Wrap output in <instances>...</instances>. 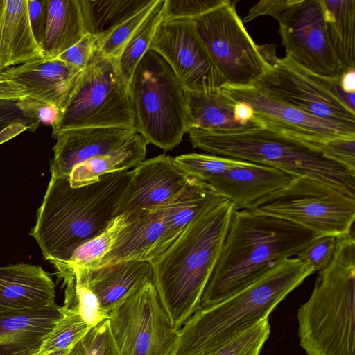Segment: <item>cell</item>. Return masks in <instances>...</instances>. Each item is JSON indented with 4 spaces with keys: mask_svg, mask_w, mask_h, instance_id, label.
Masks as SVG:
<instances>
[{
    "mask_svg": "<svg viewBox=\"0 0 355 355\" xmlns=\"http://www.w3.org/2000/svg\"><path fill=\"white\" fill-rule=\"evenodd\" d=\"M236 210L217 196L152 261L153 282L173 324L180 329L201 308L204 290Z\"/></svg>",
    "mask_w": 355,
    "mask_h": 355,
    "instance_id": "1",
    "label": "cell"
},
{
    "mask_svg": "<svg viewBox=\"0 0 355 355\" xmlns=\"http://www.w3.org/2000/svg\"><path fill=\"white\" fill-rule=\"evenodd\" d=\"M318 236L289 221L235 210L201 308L214 306L253 284L285 258L295 257Z\"/></svg>",
    "mask_w": 355,
    "mask_h": 355,
    "instance_id": "2",
    "label": "cell"
},
{
    "mask_svg": "<svg viewBox=\"0 0 355 355\" xmlns=\"http://www.w3.org/2000/svg\"><path fill=\"white\" fill-rule=\"evenodd\" d=\"M131 171L108 173L73 187L69 177L51 176L30 235L44 259L66 261L79 245L101 234L116 216Z\"/></svg>",
    "mask_w": 355,
    "mask_h": 355,
    "instance_id": "3",
    "label": "cell"
},
{
    "mask_svg": "<svg viewBox=\"0 0 355 355\" xmlns=\"http://www.w3.org/2000/svg\"><path fill=\"white\" fill-rule=\"evenodd\" d=\"M313 273L299 257L285 258L230 297L196 311L179 329L174 355H203L268 318L291 291Z\"/></svg>",
    "mask_w": 355,
    "mask_h": 355,
    "instance_id": "4",
    "label": "cell"
},
{
    "mask_svg": "<svg viewBox=\"0 0 355 355\" xmlns=\"http://www.w3.org/2000/svg\"><path fill=\"white\" fill-rule=\"evenodd\" d=\"M193 148L211 155L271 166L293 178L305 176L355 198V171L309 141L265 127L230 132L188 130Z\"/></svg>",
    "mask_w": 355,
    "mask_h": 355,
    "instance_id": "5",
    "label": "cell"
},
{
    "mask_svg": "<svg viewBox=\"0 0 355 355\" xmlns=\"http://www.w3.org/2000/svg\"><path fill=\"white\" fill-rule=\"evenodd\" d=\"M298 338L306 355H355L354 234L337 238L329 264L297 311Z\"/></svg>",
    "mask_w": 355,
    "mask_h": 355,
    "instance_id": "6",
    "label": "cell"
},
{
    "mask_svg": "<svg viewBox=\"0 0 355 355\" xmlns=\"http://www.w3.org/2000/svg\"><path fill=\"white\" fill-rule=\"evenodd\" d=\"M128 88L137 132L164 151L179 145L187 133L184 89L166 60L148 49Z\"/></svg>",
    "mask_w": 355,
    "mask_h": 355,
    "instance_id": "7",
    "label": "cell"
},
{
    "mask_svg": "<svg viewBox=\"0 0 355 355\" xmlns=\"http://www.w3.org/2000/svg\"><path fill=\"white\" fill-rule=\"evenodd\" d=\"M87 127L136 130L128 84L121 73L117 59L104 57L98 51L82 71L60 110L52 137L65 130Z\"/></svg>",
    "mask_w": 355,
    "mask_h": 355,
    "instance_id": "8",
    "label": "cell"
},
{
    "mask_svg": "<svg viewBox=\"0 0 355 355\" xmlns=\"http://www.w3.org/2000/svg\"><path fill=\"white\" fill-rule=\"evenodd\" d=\"M248 209L289 221L318 236L339 238L353 232L355 198L301 176L293 178L286 186L259 200Z\"/></svg>",
    "mask_w": 355,
    "mask_h": 355,
    "instance_id": "9",
    "label": "cell"
},
{
    "mask_svg": "<svg viewBox=\"0 0 355 355\" xmlns=\"http://www.w3.org/2000/svg\"><path fill=\"white\" fill-rule=\"evenodd\" d=\"M192 20L226 85L252 86L270 67L266 46L253 41L236 12L235 2L223 0Z\"/></svg>",
    "mask_w": 355,
    "mask_h": 355,
    "instance_id": "10",
    "label": "cell"
},
{
    "mask_svg": "<svg viewBox=\"0 0 355 355\" xmlns=\"http://www.w3.org/2000/svg\"><path fill=\"white\" fill-rule=\"evenodd\" d=\"M119 355H174L179 329L171 321L152 280L108 313Z\"/></svg>",
    "mask_w": 355,
    "mask_h": 355,
    "instance_id": "11",
    "label": "cell"
},
{
    "mask_svg": "<svg viewBox=\"0 0 355 355\" xmlns=\"http://www.w3.org/2000/svg\"><path fill=\"white\" fill-rule=\"evenodd\" d=\"M252 86L315 117L355 128V112L342 100L340 78L314 74L287 57L275 58Z\"/></svg>",
    "mask_w": 355,
    "mask_h": 355,
    "instance_id": "12",
    "label": "cell"
},
{
    "mask_svg": "<svg viewBox=\"0 0 355 355\" xmlns=\"http://www.w3.org/2000/svg\"><path fill=\"white\" fill-rule=\"evenodd\" d=\"M275 19L286 57L318 76L340 78L343 73L329 40L321 0H294Z\"/></svg>",
    "mask_w": 355,
    "mask_h": 355,
    "instance_id": "13",
    "label": "cell"
},
{
    "mask_svg": "<svg viewBox=\"0 0 355 355\" xmlns=\"http://www.w3.org/2000/svg\"><path fill=\"white\" fill-rule=\"evenodd\" d=\"M148 49L166 60L184 91L210 94L226 85L192 19L164 18Z\"/></svg>",
    "mask_w": 355,
    "mask_h": 355,
    "instance_id": "14",
    "label": "cell"
},
{
    "mask_svg": "<svg viewBox=\"0 0 355 355\" xmlns=\"http://www.w3.org/2000/svg\"><path fill=\"white\" fill-rule=\"evenodd\" d=\"M221 89L236 103L248 104L254 111L255 120L263 127L309 141L322 150L324 145L334 140L355 139V128L308 114L252 85H225Z\"/></svg>",
    "mask_w": 355,
    "mask_h": 355,
    "instance_id": "15",
    "label": "cell"
},
{
    "mask_svg": "<svg viewBox=\"0 0 355 355\" xmlns=\"http://www.w3.org/2000/svg\"><path fill=\"white\" fill-rule=\"evenodd\" d=\"M189 178L171 156L162 154L142 161L131 171L116 216L124 215L129 220L163 205L184 188Z\"/></svg>",
    "mask_w": 355,
    "mask_h": 355,
    "instance_id": "16",
    "label": "cell"
},
{
    "mask_svg": "<svg viewBox=\"0 0 355 355\" xmlns=\"http://www.w3.org/2000/svg\"><path fill=\"white\" fill-rule=\"evenodd\" d=\"M136 132L128 127H87L60 132L54 137L51 176L69 177L76 165L118 148Z\"/></svg>",
    "mask_w": 355,
    "mask_h": 355,
    "instance_id": "17",
    "label": "cell"
},
{
    "mask_svg": "<svg viewBox=\"0 0 355 355\" xmlns=\"http://www.w3.org/2000/svg\"><path fill=\"white\" fill-rule=\"evenodd\" d=\"M293 178L277 168L241 161L207 183L236 210L248 209L257 201L286 186Z\"/></svg>",
    "mask_w": 355,
    "mask_h": 355,
    "instance_id": "18",
    "label": "cell"
},
{
    "mask_svg": "<svg viewBox=\"0 0 355 355\" xmlns=\"http://www.w3.org/2000/svg\"><path fill=\"white\" fill-rule=\"evenodd\" d=\"M55 286L41 266H0V313L24 311L55 304Z\"/></svg>",
    "mask_w": 355,
    "mask_h": 355,
    "instance_id": "19",
    "label": "cell"
},
{
    "mask_svg": "<svg viewBox=\"0 0 355 355\" xmlns=\"http://www.w3.org/2000/svg\"><path fill=\"white\" fill-rule=\"evenodd\" d=\"M28 97L62 108L82 71L58 58H41L4 71Z\"/></svg>",
    "mask_w": 355,
    "mask_h": 355,
    "instance_id": "20",
    "label": "cell"
},
{
    "mask_svg": "<svg viewBox=\"0 0 355 355\" xmlns=\"http://www.w3.org/2000/svg\"><path fill=\"white\" fill-rule=\"evenodd\" d=\"M71 267V266H70ZM75 268L108 313L134 291L153 277L150 261H125L94 269Z\"/></svg>",
    "mask_w": 355,
    "mask_h": 355,
    "instance_id": "21",
    "label": "cell"
},
{
    "mask_svg": "<svg viewBox=\"0 0 355 355\" xmlns=\"http://www.w3.org/2000/svg\"><path fill=\"white\" fill-rule=\"evenodd\" d=\"M60 316L56 304L0 313V355H36Z\"/></svg>",
    "mask_w": 355,
    "mask_h": 355,
    "instance_id": "22",
    "label": "cell"
},
{
    "mask_svg": "<svg viewBox=\"0 0 355 355\" xmlns=\"http://www.w3.org/2000/svg\"><path fill=\"white\" fill-rule=\"evenodd\" d=\"M44 58L31 28L28 0H0V73Z\"/></svg>",
    "mask_w": 355,
    "mask_h": 355,
    "instance_id": "23",
    "label": "cell"
},
{
    "mask_svg": "<svg viewBox=\"0 0 355 355\" xmlns=\"http://www.w3.org/2000/svg\"><path fill=\"white\" fill-rule=\"evenodd\" d=\"M95 268L125 261H150L163 252L166 227L159 207L133 218Z\"/></svg>",
    "mask_w": 355,
    "mask_h": 355,
    "instance_id": "24",
    "label": "cell"
},
{
    "mask_svg": "<svg viewBox=\"0 0 355 355\" xmlns=\"http://www.w3.org/2000/svg\"><path fill=\"white\" fill-rule=\"evenodd\" d=\"M217 196L207 182L189 177L184 188L159 207L166 227L162 240L163 252Z\"/></svg>",
    "mask_w": 355,
    "mask_h": 355,
    "instance_id": "25",
    "label": "cell"
},
{
    "mask_svg": "<svg viewBox=\"0 0 355 355\" xmlns=\"http://www.w3.org/2000/svg\"><path fill=\"white\" fill-rule=\"evenodd\" d=\"M47 17L42 45L44 58L52 59L86 35L79 0H46Z\"/></svg>",
    "mask_w": 355,
    "mask_h": 355,
    "instance_id": "26",
    "label": "cell"
},
{
    "mask_svg": "<svg viewBox=\"0 0 355 355\" xmlns=\"http://www.w3.org/2000/svg\"><path fill=\"white\" fill-rule=\"evenodd\" d=\"M148 144L141 134L136 132L118 148L76 165L69 175L71 186L87 185L104 175L135 168L144 160Z\"/></svg>",
    "mask_w": 355,
    "mask_h": 355,
    "instance_id": "27",
    "label": "cell"
},
{
    "mask_svg": "<svg viewBox=\"0 0 355 355\" xmlns=\"http://www.w3.org/2000/svg\"><path fill=\"white\" fill-rule=\"evenodd\" d=\"M184 95L187 131L191 128L210 132H230L249 128L235 121L234 108L236 103L222 89L210 94L184 91Z\"/></svg>",
    "mask_w": 355,
    "mask_h": 355,
    "instance_id": "28",
    "label": "cell"
},
{
    "mask_svg": "<svg viewBox=\"0 0 355 355\" xmlns=\"http://www.w3.org/2000/svg\"><path fill=\"white\" fill-rule=\"evenodd\" d=\"M321 1L329 40L342 73L355 69V0Z\"/></svg>",
    "mask_w": 355,
    "mask_h": 355,
    "instance_id": "29",
    "label": "cell"
},
{
    "mask_svg": "<svg viewBox=\"0 0 355 355\" xmlns=\"http://www.w3.org/2000/svg\"><path fill=\"white\" fill-rule=\"evenodd\" d=\"M86 33L99 44L116 26L152 0H79ZM99 49V48H98Z\"/></svg>",
    "mask_w": 355,
    "mask_h": 355,
    "instance_id": "30",
    "label": "cell"
},
{
    "mask_svg": "<svg viewBox=\"0 0 355 355\" xmlns=\"http://www.w3.org/2000/svg\"><path fill=\"white\" fill-rule=\"evenodd\" d=\"M164 5L165 0H158L151 13L137 30L117 58L119 69L128 84L137 65L148 50L157 26L164 18Z\"/></svg>",
    "mask_w": 355,
    "mask_h": 355,
    "instance_id": "31",
    "label": "cell"
},
{
    "mask_svg": "<svg viewBox=\"0 0 355 355\" xmlns=\"http://www.w3.org/2000/svg\"><path fill=\"white\" fill-rule=\"evenodd\" d=\"M127 224L125 216H116L101 234L79 245L67 260L59 261L71 267L95 268L112 249L119 233Z\"/></svg>",
    "mask_w": 355,
    "mask_h": 355,
    "instance_id": "32",
    "label": "cell"
},
{
    "mask_svg": "<svg viewBox=\"0 0 355 355\" xmlns=\"http://www.w3.org/2000/svg\"><path fill=\"white\" fill-rule=\"evenodd\" d=\"M91 328L77 309L61 306V316L44 340L38 354L67 350Z\"/></svg>",
    "mask_w": 355,
    "mask_h": 355,
    "instance_id": "33",
    "label": "cell"
},
{
    "mask_svg": "<svg viewBox=\"0 0 355 355\" xmlns=\"http://www.w3.org/2000/svg\"><path fill=\"white\" fill-rule=\"evenodd\" d=\"M241 160L214 155L188 153L174 157L175 166L189 177L208 182L232 167Z\"/></svg>",
    "mask_w": 355,
    "mask_h": 355,
    "instance_id": "34",
    "label": "cell"
},
{
    "mask_svg": "<svg viewBox=\"0 0 355 355\" xmlns=\"http://www.w3.org/2000/svg\"><path fill=\"white\" fill-rule=\"evenodd\" d=\"M40 124L23 100H0V145L24 131H35Z\"/></svg>",
    "mask_w": 355,
    "mask_h": 355,
    "instance_id": "35",
    "label": "cell"
},
{
    "mask_svg": "<svg viewBox=\"0 0 355 355\" xmlns=\"http://www.w3.org/2000/svg\"><path fill=\"white\" fill-rule=\"evenodd\" d=\"M158 0L152 1L116 26L99 44L98 53L117 59L137 30L151 13Z\"/></svg>",
    "mask_w": 355,
    "mask_h": 355,
    "instance_id": "36",
    "label": "cell"
},
{
    "mask_svg": "<svg viewBox=\"0 0 355 355\" xmlns=\"http://www.w3.org/2000/svg\"><path fill=\"white\" fill-rule=\"evenodd\" d=\"M270 333L268 318L203 355H260Z\"/></svg>",
    "mask_w": 355,
    "mask_h": 355,
    "instance_id": "37",
    "label": "cell"
},
{
    "mask_svg": "<svg viewBox=\"0 0 355 355\" xmlns=\"http://www.w3.org/2000/svg\"><path fill=\"white\" fill-rule=\"evenodd\" d=\"M64 355H119L107 319L92 327Z\"/></svg>",
    "mask_w": 355,
    "mask_h": 355,
    "instance_id": "38",
    "label": "cell"
},
{
    "mask_svg": "<svg viewBox=\"0 0 355 355\" xmlns=\"http://www.w3.org/2000/svg\"><path fill=\"white\" fill-rule=\"evenodd\" d=\"M337 238L334 236H318L299 254L302 261L314 272L324 269L331 262L336 249Z\"/></svg>",
    "mask_w": 355,
    "mask_h": 355,
    "instance_id": "39",
    "label": "cell"
},
{
    "mask_svg": "<svg viewBox=\"0 0 355 355\" xmlns=\"http://www.w3.org/2000/svg\"><path fill=\"white\" fill-rule=\"evenodd\" d=\"M223 0H165L164 18L193 19L223 3Z\"/></svg>",
    "mask_w": 355,
    "mask_h": 355,
    "instance_id": "40",
    "label": "cell"
},
{
    "mask_svg": "<svg viewBox=\"0 0 355 355\" xmlns=\"http://www.w3.org/2000/svg\"><path fill=\"white\" fill-rule=\"evenodd\" d=\"M96 37L87 33L76 44L59 55L56 58L83 71L98 51Z\"/></svg>",
    "mask_w": 355,
    "mask_h": 355,
    "instance_id": "41",
    "label": "cell"
},
{
    "mask_svg": "<svg viewBox=\"0 0 355 355\" xmlns=\"http://www.w3.org/2000/svg\"><path fill=\"white\" fill-rule=\"evenodd\" d=\"M323 150L329 158L355 171V139L331 141L324 145Z\"/></svg>",
    "mask_w": 355,
    "mask_h": 355,
    "instance_id": "42",
    "label": "cell"
},
{
    "mask_svg": "<svg viewBox=\"0 0 355 355\" xmlns=\"http://www.w3.org/2000/svg\"><path fill=\"white\" fill-rule=\"evenodd\" d=\"M28 9L34 37L42 47L46 24V0H28Z\"/></svg>",
    "mask_w": 355,
    "mask_h": 355,
    "instance_id": "43",
    "label": "cell"
},
{
    "mask_svg": "<svg viewBox=\"0 0 355 355\" xmlns=\"http://www.w3.org/2000/svg\"><path fill=\"white\" fill-rule=\"evenodd\" d=\"M25 107L39 121L40 123L50 125L53 128L60 116V109L53 105L37 101L29 97L23 100Z\"/></svg>",
    "mask_w": 355,
    "mask_h": 355,
    "instance_id": "44",
    "label": "cell"
},
{
    "mask_svg": "<svg viewBox=\"0 0 355 355\" xmlns=\"http://www.w3.org/2000/svg\"><path fill=\"white\" fill-rule=\"evenodd\" d=\"M294 0H262L254 5L243 19L244 23L252 21L259 16L270 15L276 19L279 13L288 7Z\"/></svg>",
    "mask_w": 355,
    "mask_h": 355,
    "instance_id": "45",
    "label": "cell"
},
{
    "mask_svg": "<svg viewBox=\"0 0 355 355\" xmlns=\"http://www.w3.org/2000/svg\"><path fill=\"white\" fill-rule=\"evenodd\" d=\"M28 97L25 89L5 71L0 73V100L21 101Z\"/></svg>",
    "mask_w": 355,
    "mask_h": 355,
    "instance_id": "46",
    "label": "cell"
},
{
    "mask_svg": "<svg viewBox=\"0 0 355 355\" xmlns=\"http://www.w3.org/2000/svg\"><path fill=\"white\" fill-rule=\"evenodd\" d=\"M234 117L236 122L246 128L263 127L255 120L252 108L246 103H236L234 108Z\"/></svg>",
    "mask_w": 355,
    "mask_h": 355,
    "instance_id": "47",
    "label": "cell"
},
{
    "mask_svg": "<svg viewBox=\"0 0 355 355\" xmlns=\"http://www.w3.org/2000/svg\"><path fill=\"white\" fill-rule=\"evenodd\" d=\"M341 88L346 92H355V69L343 73L340 78Z\"/></svg>",
    "mask_w": 355,
    "mask_h": 355,
    "instance_id": "48",
    "label": "cell"
},
{
    "mask_svg": "<svg viewBox=\"0 0 355 355\" xmlns=\"http://www.w3.org/2000/svg\"><path fill=\"white\" fill-rule=\"evenodd\" d=\"M66 351L67 350L58 351V352H50V353H47V354H38L37 353L36 355H64Z\"/></svg>",
    "mask_w": 355,
    "mask_h": 355,
    "instance_id": "49",
    "label": "cell"
}]
</instances>
